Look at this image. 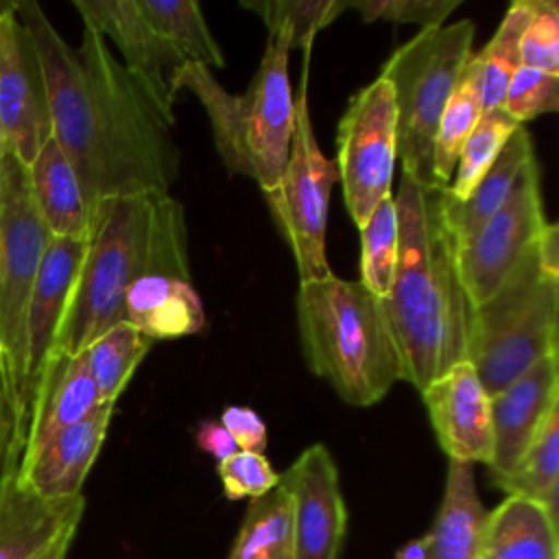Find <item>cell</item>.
Here are the masks:
<instances>
[{"mask_svg": "<svg viewBox=\"0 0 559 559\" xmlns=\"http://www.w3.org/2000/svg\"><path fill=\"white\" fill-rule=\"evenodd\" d=\"M15 11L39 52L52 138L90 212L109 197L170 192L181 170L175 124L153 107L109 44L83 26L81 44L70 46L35 0H15Z\"/></svg>", "mask_w": 559, "mask_h": 559, "instance_id": "obj_1", "label": "cell"}, {"mask_svg": "<svg viewBox=\"0 0 559 559\" xmlns=\"http://www.w3.org/2000/svg\"><path fill=\"white\" fill-rule=\"evenodd\" d=\"M441 192L402 175L393 197L397 260L382 310L400 358V380L419 393L465 360L472 317L456 247L441 214Z\"/></svg>", "mask_w": 559, "mask_h": 559, "instance_id": "obj_2", "label": "cell"}, {"mask_svg": "<svg viewBox=\"0 0 559 559\" xmlns=\"http://www.w3.org/2000/svg\"><path fill=\"white\" fill-rule=\"evenodd\" d=\"M153 273L192 280L179 199L170 192H142L98 201L55 352L79 354L122 323L129 286Z\"/></svg>", "mask_w": 559, "mask_h": 559, "instance_id": "obj_3", "label": "cell"}, {"mask_svg": "<svg viewBox=\"0 0 559 559\" xmlns=\"http://www.w3.org/2000/svg\"><path fill=\"white\" fill-rule=\"evenodd\" d=\"M297 330L310 371L349 406H373L400 380V358L382 310L358 280L334 273L299 282Z\"/></svg>", "mask_w": 559, "mask_h": 559, "instance_id": "obj_4", "label": "cell"}, {"mask_svg": "<svg viewBox=\"0 0 559 559\" xmlns=\"http://www.w3.org/2000/svg\"><path fill=\"white\" fill-rule=\"evenodd\" d=\"M288 57L290 46L266 35L258 70L242 94L227 92L214 72L199 63L183 66L173 83L175 94L186 90L203 107L227 173L253 179L262 197L280 183L295 124Z\"/></svg>", "mask_w": 559, "mask_h": 559, "instance_id": "obj_5", "label": "cell"}, {"mask_svg": "<svg viewBox=\"0 0 559 559\" xmlns=\"http://www.w3.org/2000/svg\"><path fill=\"white\" fill-rule=\"evenodd\" d=\"M557 332L559 227L548 223L507 282L472 308L465 360L493 397L537 360L557 354Z\"/></svg>", "mask_w": 559, "mask_h": 559, "instance_id": "obj_6", "label": "cell"}, {"mask_svg": "<svg viewBox=\"0 0 559 559\" xmlns=\"http://www.w3.org/2000/svg\"><path fill=\"white\" fill-rule=\"evenodd\" d=\"M476 26L469 20L419 31L382 63L393 92L395 144L402 175L441 188L432 173V148L439 118L474 55Z\"/></svg>", "mask_w": 559, "mask_h": 559, "instance_id": "obj_7", "label": "cell"}, {"mask_svg": "<svg viewBox=\"0 0 559 559\" xmlns=\"http://www.w3.org/2000/svg\"><path fill=\"white\" fill-rule=\"evenodd\" d=\"M48 240L50 231L33 203L26 166L7 151L0 183V352L26 428L33 404L26 378V310Z\"/></svg>", "mask_w": 559, "mask_h": 559, "instance_id": "obj_8", "label": "cell"}, {"mask_svg": "<svg viewBox=\"0 0 559 559\" xmlns=\"http://www.w3.org/2000/svg\"><path fill=\"white\" fill-rule=\"evenodd\" d=\"M299 87L288 157L277 188L264 194V201L293 253L299 282H312L332 273L325 255V227L330 192L338 173L336 164L321 151L312 129L306 72Z\"/></svg>", "mask_w": 559, "mask_h": 559, "instance_id": "obj_9", "label": "cell"}, {"mask_svg": "<svg viewBox=\"0 0 559 559\" xmlns=\"http://www.w3.org/2000/svg\"><path fill=\"white\" fill-rule=\"evenodd\" d=\"M336 173L349 218L360 229L391 197L397 162L395 105L391 85L376 76L347 103L336 133Z\"/></svg>", "mask_w": 559, "mask_h": 559, "instance_id": "obj_10", "label": "cell"}, {"mask_svg": "<svg viewBox=\"0 0 559 559\" xmlns=\"http://www.w3.org/2000/svg\"><path fill=\"white\" fill-rule=\"evenodd\" d=\"M537 157L522 170L502 207L456 249L461 286L476 308L485 304L518 269L548 227Z\"/></svg>", "mask_w": 559, "mask_h": 559, "instance_id": "obj_11", "label": "cell"}, {"mask_svg": "<svg viewBox=\"0 0 559 559\" xmlns=\"http://www.w3.org/2000/svg\"><path fill=\"white\" fill-rule=\"evenodd\" d=\"M0 131L7 148L28 166L52 135L39 52L13 7L0 17Z\"/></svg>", "mask_w": 559, "mask_h": 559, "instance_id": "obj_12", "label": "cell"}, {"mask_svg": "<svg viewBox=\"0 0 559 559\" xmlns=\"http://www.w3.org/2000/svg\"><path fill=\"white\" fill-rule=\"evenodd\" d=\"M290 498L293 559H338L347 533V507L338 467L323 443L308 445L280 474Z\"/></svg>", "mask_w": 559, "mask_h": 559, "instance_id": "obj_13", "label": "cell"}, {"mask_svg": "<svg viewBox=\"0 0 559 559\" xmlns=\"http://www.w3.org/2000/svg\"><path fill=\"white\" fill-rule=\"evenodd\" d=\"M83 26L120 52V63L153 107L175 124V76L183 68L144 20L138 0H74Z\"/></svg>", "mask_w": 559, "mask_h": 559, "instance_id": "obj_14", "label": "cell"}, {"mask_svg": "<svg viewBox=\"0 0 559 559\" xmlns=\"http://www.w3.org/2000/svg\"><path fill=\"white\" fill-rule=\"evenodd\" d=\"M437 443L450 461L485 463L493 454L491 397L474 367L463 360L435 378L421 393Z\"/></svg>", "mask_w": 559, "mask_h": 559, "instance_id": "obj_15", "label": "cell"}, {"mask_svg": "<svg viewBox=\"0 0 559 559\" xmlns=\"http://www.w3.org/2000/svg\"><path fill=\"white\" fill-rule=\"evenodd\" d=\"M559 406V360L550 354L491 397L493 454L489 478L504 480L526 452L546 415Z\"/></svg>", "mask_w": 559, "mask_h": 559, "instance_id": "obj_16", "label": "cell"}, {"mask_svg": "<svg viewBox=\"0 0 559 559\" xmlns=\"http://www.w3.org/2000/svg\"><path fill=\"white\" fill-rule=\"evenodd\" d=\"M116 404H100L81 421L50 435L26 452L15 480L46 500L83 496V483L105 443Z\"/></svg>", "mask_w": 559, "mask_h": 559, "instance_id": "obj_17", "label": "cell"}, {"mask_svg": "<svg viewBox=\"0 0 559 559\" xmlns=\"http://www.w3.org/2000/svg\"><path fill=\"white\" fill-rule=\"evenodd\" d=\"M87 238L50 236L26 310V378L35 400L37 380L55 354ZM33 406V404H31ZM31 417V415H28Z\"/></svg>", "mask_w": 559, "mask_h": 559, "instance_id": "obj_18", "label": "cell"}, {"mask_svg": "<svg viewBox=\"0 0 559 559\" xmlns=\"http://www.w3.org/2000/svg\"><path fill=\"white\" fill-rule=\"evenodd\" d=\"M85 498L46 500L17 480L0 493V559H37L66 535H76Z\"/></svg>", "mask_w": 559, "mask_h": 559, "instance_id": "obj_19", "label": "cell"}, {"mask_svg": "<svg viewBox=\"0 0 559 559\" xmlns=\"http://www.w3.org/2000/svg\"><path fill=\"white\" fill-rule=\"evenodd\" d=\"M98 406L100 402L96 384L90 376L83 352H55L37 380L26 428L24 454L35 450L57 430L81 421Z\"/></svg>", "mask_w": 559, "mask_h": 559, "instance_id": "obj_20", "label": "cell"}, {"mask_svg": "<svg viewBox=\"0 0 559 559\" xmlns=\"http://www.w3.org/2000/svg\"><path fill=\"white\" fill-rule=\"evenodd\" d=\"M535 159V148L526 124H520L502 146L496 162L474 186L465 201H454L441 192V214L456 249L467 245L476 231L502 207L522 170Z\"/></svg>", "mask_w": 559, "mask_h": 559, "instance_id": "obj_21", "label": "cell"}, {"mask_svg": "<svg viewBox=\"0 0 559 559\" xmlns=\"http://www.w3.org/2000/svg\"><path fill=\"white\" fill-rule=\"evenodd\" d=\"M124 321L153 341L179 338L203 328L205 310L192 280L153 273L129 286Z\"/></svg>", "mask_w": 559, "mask_h": 559, "instance_id": "obj_22", "label": "cell"}, {"mask_svg": "<svg viewBox=\"0 0 559 559\" xmlns=\"http://www.w3.org/2000/svg\"><path fill=\"white\" fill-rule=\"evenodd\" d=\"M31 197L50 236L87 238L92 212L63 148L50 135L26 166Z\"/></svg>", "mask_w": 559, "mask_h": 559, "instance_id": "obj_23", "label": "cell"}, {"mask_svg": "<svg viewBox=\"0 0 559 559\" xmlns=\"http://www.w3.org/2000/svg\"><path fill=\"white\" fill-rule=\"evenodd\" d=\"M487 513L476 489L474 465L450 461L443 498L426 533L430 559H478Z\"/></svg>", "mask_w": 559, "mask_h": 559, "instance_id": "obj_24", "label": "cell"}, {"mask_svg": "<svg viewBox=\"0 0 559 559\" xmlns=\"http://www.w3.org/2000/svg\"><path fill=\"white\" fill-rule=\"evenodd\" d=\"M478 559H559L557 515L533 500L507 496L487 513Z\"/></svg>", "mask_w": 559, "mask_h": 559, "instance_id": "obj_25", "label": "cell"}, {"mask_svg": "<svg viewBox=\"0 0 559 559\" xmlns=\"http://www.w3.org/2000/svg\"><path fill=\"white\" fill-rule=\"evenodd\" d=\"M148 26L181 66L199 63L212 72L225 66L223 50L194 0H138Z\"/></svg>", "mask_w": 559, "mask_h": 559, "instance_id": "obj_26", "label": "cell"}, {"mask_svg": "<svg viewBox=\"0 0 559 559\" xmlns=\"http://www.w3.org/2000/svg\"><path fill=\"white\" fill-rule=\"evenodd\" d=\"M531 15L533 0L511 2L491 39L467 61L465 72L476 85L483 111L502 105L507 85L520 68V39Z\"/></svg>", "mask_w": 559, "mask_h": 559, "instance_id": "obj_27", "label": "cell"}, {"mask_svg": "<svg viewBox=\"0 0 559 559\" xmlns=\"http://www.w3.org/2000/svg\"><path fill=\"white\" fill-rule=\"evenodd\" d=\"M225 559H293L290 498L282 483L249 502Z\"/></svg>", "mask_w": 559, "mask_h": 559, "instance_id": "obj_28", "label": "cell"}, {"mask_svg": "<svg viewBox=\"0 0 559 559\" xmlns=\"http://www.w3.org/2000/svg\"><path fill=\"white\" fill-rule=\"evenodd\" d=\"M153 343V338L122 321L83 349L100 404H116Z\"/></svg>", "mask_w": 559, "mask_h": 559, "instance_id": "obj_29", "label": "cell"}, {"mask_svg": "<svg viewBox=\"0 0 559 559\" xmlns=\"http://www.w3.org/2000/svg\"><path fill=\"white\" fill-rule=\"evenodd\" d=\"M507 496H520L533 500L557 515L559 502V406H555L526 452L518 461L515 469L496 485Z\"/></svg>", "mask_w": 559, "mask_h": 559, "instance_id": "obj_30", "label": "cell"}, {"mask_svg": "<svg viewBox=\"0 0 559 559\" xmlns=\"http://www.w3.org/2000/svg\"><path fill=\"white\" fill-rule=\"evenodd\" d=\"M240 7L258 13L269 35L282 37L290 50L310 52L317 33L347 11V0H242Z\"/></svg>", "mask_w": 559, "mask_h": 559, "instance_id": "obj_31", "label": "cell"}, {"mask_svg": "<svg viewBox=\"0 0 559 559\" xmlns=\"http://www.w3.org/2000/svg\"><path fill=\"white\" fill-rule=\"evenodd\" d=\"M518 127L520 124L502 107L485 109L459 153L445 194L454 201H465Z\"/></svg>", "mask_w": 559, "mask_h": 559, "instance_id": "obj_32", "label": "cell"}, {"mask_svg": "<svg viewBox=\"0 0 559 559\" xmlns=\"http://www.w3.org/2000/svg\"><path fill=\"white\" fill-rule=\"evenodd\" d=\"M483 114V105L476 92L474 81L463 72L456 90L452 92L445 109L439 118V127L435 133V148H432V173L437 186L445 188L454 175L459 153L469 138L472 129L476 127Z\"/></svg>", "mask_w": 559, "mask_h": 559, "instance_id": "obj_33", "label": "cell"}, {"mask_svg": "<svg viewBox=\"0 0 559 559\" xmlns=\"http://www.w3.org/2000/svg\"><path fill=\"white\" fill-rule=\"evenodd\" d=\"M360 231V284L378 299H384L397 260V214L393 197L384 199L367 218Z\"/></svg>", "mask_w": 559, "mask_h": 559, "instance_id": "obj_34", "label": "cell"}, {"mask_svg": "<svg viewBox=\"0 0 559 559\" xmlns=\"http://www.w3.org/2000/svg\"><path fill=\"white\" fill-rule=\"evenodd\" d=\"M518 124H526L544 114L559 109V74L520 66L504 92L500 105Z\"/></svg>", "mask_w": 559, "mask_h": 559, "instance_id": "obj_35", "label": "cell"}, {"mask_svg": "<svg viewBox=\"0 0 559 559\" xmlns=\"http://www.w3.org/2000/svg\"><path fill=\"white\" fill-rule=\"evenodd\" d=\"M26 445V417L0 352V493L15 480Z\"/></svg>", "mask_w": 559, "mask_h": 559, "instance_id": "obj_36", "label": "cell"}, {"mask_svg": "<svg viewBox=\"0 0 559 559\" xmlns=\"http://www.w3.org/2000/svg\"><path fill=\"white\" fill-rule=\"evenodd\" d=\"M520 66L559 74V4L533 0V15L520 39Z\"/></svg>", "mask_w": 559, "mask_h": 559, "instance_id": "obj_37", "label": "cell"}, {"mask_svg": "<svg viewBox=\"0 0 559 559\" xmlns=\"http://www.w3.org/2000/svg\"><path fill=\"white\" fill-rule=\"evenodd\" d=\"M461 7V0H347V11H358L365 22L417 24L421 31L439 28Z\"/></svg>", "mask_w": 559, "mask_h": 559, "instance_id": "obj_38", "label": "cell"}, {"mask_svg": "<svg viewBox=\"0 0 559 559\" xmlns=\"http://www.w3.org/2000/svg\"><path fill=\"white\" fill-rule=\"evenodd\" d=\"M216 472L227 500H253L280 485V474L269 459L258 452L236 450L231 456L216 463Z\"/></svg>", "mask_w": 559, "mask_h": 559, "instance_id": "obj_39", "label": "cell"}, {"mask_svg": "<svg viewBox=\"0 0 559 559\" xmlns=\"http://www.w3.org/2000/svg\"><path fill=\"white\" fill-rule=\"evenodd\" d=\"M221 424L231 435L238 450L264 454L266 441H269L266 424L253 408L238 406V404L227 406L221 415Z\"/></svg>", "mask_w": 559, "mask_h": 559, "instance_id": "obj_40", "label": "cell"}, {"mask_svg": "<svg viewBox=\"0 0 559 559\" xmlns=\"http://www.w3.org/2000/svg\"><path fill=\"white\" fill-rule=\"evenodd\" d=\"M194 441L197 445L210 454L216 463L225 461L227 456H231L238 445L231 439V435L225 430V426L221 421H212V419H201L194 428Z\"/></svg>", "mask_w": 559, "mask_h": 559, "instance_id": "obj_41", "label": "cell"}, {"mask_svg": "<svg viewBox=\"0 0 559 559\" xmlns=\"http://www.w3.org/2000/svg\"><path fill=\"white\" fill-rule=\"evenodd\" d=\"M395 559H430L426 533L421 537H415V539L406 542L402 548H397Z\"/></svg>", "mask_w": 559, "mask_h": 559, "instance_id": "obj_42", "label": "cell"}, {"mask_svg": "<svg viewBox=\"0 0 559 559\" xmlns=\"http://www.w3.org/2000/svg\"><path fill=\"white\" fill-rule=\"evenodd\" d=\"M72 539H74V535H66V537L57 539V542H55L50 548H46L37 559H68Z\"/></svg>", "mask_w": 559, "mask_h": 559, "instance_id": "obj_43", "label": "cell"}, {"mask_svg": "<svg viewBox=\"0 0 559 559\" xmlns=\"http://www.w3.org/2000/svg\"><path fill=\"white\" fill-rule=\"evenodd\" d=\"M7 142H4V135L0 131V183H2V168H4V157H7Z\"/></svg>", "mask_w": 559, "mask_h": 559, "instance_id": "obj_44", "label": "cell"}, {"mask_svg": "<svg viewBox=\"0 0 559 559\" xmlns=\"http://www.w3.org/2000/svg\"><path fill=\"white\" fill-rule=\"evenodd\" d=\"M13 2H15V0H0V17L13 7Z\"/></svg>", "mask_w": 559, "mask_h": 559, "instance_id": "obj_45", "label": "cell"}]
</instances>
